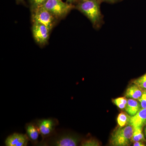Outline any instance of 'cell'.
<instances>
[{"mask_svg":"<svg viewBox=\"0 0 146 146\" xmlns=\"http://www.w3.org/2000/svg\"><path fill=\"white\" fill-rule=\"evenodd\" d=\"M102 3L101 0L78 1L75 5V8L85 15L97 29L103 24V16L100 9Z\"/></svg>","mask_w":146,"mask_h":146,"instance_id":"1","label":"cell"},{"mask_svg":"<svg viewBox=\"0 0 146 146\" xmlns=\"http://www.w3.org/2000/svg\"><path fill=\"white\" fill-rule=\"evenodd\" d=\"M53 15L57 21L63 19L75 8V5L62 0H47L43 5Z\"/></svg>","mask_w":146,"mask_h":146,"instance_id":"2","label":"cell"},{"mask_svg":"<svg viewBox=\"0 0 146 146\" xmlns=\"http://www.w3.org/2000/svg\"><path fill=\"white\" fill-rule=\"evenodd\" d=\"M133 127L128 124L124 127H119L112 133L110 144L113 146H128L132 141Z\"/></svg>","mask_w":146,"mask_h":146,"instance_id":"3","label":"cell"},{"mask_svg":"<svg viewBox=\"0 0 146 146\" xmlns=\"http://www.w3.org/2000/svg\"><path fill=\"white\" fill-rule=\"evenodd\" d=\"M31 12L33 23L44 25L51 31L56 24V18L43 5L31 8Z\"/></svg>","mask_w":146,"mask_h":146,"instance_id":"4","label":"cell"},{"mask_svg":"<svg viewBox=\"0 0 146 146\" xmlns=\"http://www.w3.org/2000/svg\"><path fill=\"white\" fill-rule=\"evenodd\" d=\"M50 138L49 145L57 146H76L81 141L80 136L74 133L62 132Z\"/></svg>","mask_w":146,"mask_h":146,"instance_id":"5","label":"cell"},{"mask_svg":"<svg viewBox=\"0 0 146 146\" xmlns=\"http://www.w3.org/2000/svg\"><path fill=\"white\" fill-rule=\"evenodd\" d=\"M34 122L39 129L43 141L54 134L56 127L58 124L57 119L52 118L37 119Z\"/></svg>","mask_w":146,"mask_h":146,"instance_id":"6","label":"cell"},{"mask_svg":"<svg viewBox=\"0 0 146 146\" xmlns=\"http://www.w3.org/2000/svg\"><path fill=\"white\" fill-rule=\"evenodd\" d=\"M51 30L44 25L33 23L32 32L35 42L41 46L46 44L49 38Z\"/></svg>","mask_w":146,"mask_h":146,"instance_id":"7","label":"cell"},{"mask_svg":"<svg viewBox=\"0 0 146 146\" xmlns=\"http://www.w3.org/2000/svg\"><path fill=\"white\" fill-rule=\"evenodd\" d=\"M29 141L26 134L14 133L6 138L5 144L7 146H26Z\"/></svg>","mask_w":146,"mask_h":146,"instance_id":"8","label":"cell"},{"mask_svg":"<svg viewBox=\"0 0 146 146\" xmlns=\"http://www.w3.org/2000/svg\"><path fill=\"white\" fill-rule=\"evenodd\" d=\"M129 124L133 127L143 128L146 125V109L141 108L134 116H130Z\"/></svg>","mask_w":146,"mask_h":146,"instance_id":"9","label":"cell"},{"mask_svg":"<svg viewBox=\"0 0 146 146\" xmlns=\"http://www.w3.org/2000/svg\"><path fill=\"white\" fill-rule=\"evenodd\" d=\"M27 136L33 145H37L40 133L34 122L27 123L25 125Z\"/></svg>","mask_w":146,"mask_h":146,"instance_id":"10","label":"cell"},{"mask_svg":"<svg viewBox=\"0 0 146 146\" xmlns=\"http://www.w3.org/2000/svg\"><path fill=\"white\" fill-rule=\"evenodd\" d=\"M143 91L136 84H132L126 90L125 96L128 98L138 100L142 96Z\"/></svg>","mask_w":146,"mask_h":146,"instance_id":"11","label":"cell"},{"mask_svg":"<svg viewBox=\"0 0 146 146\" xmlns=\"http://www.w3.org/2000/svg\"><path fill=\"white\" fill-rule=\"evenodd\" d=\"M141 109V105L137 100L129 98L125 110L128 115L132 117L136 115Z\"/></svg>","mask_w":146,"mask_h":146,"instance_id":"12","label":"cell"},{"mask_svg":"<svg viewBox=\"0 0 146 146\" xmlns=\"http://www.w3.org/2000/svg\"><path fill=\"white\" fill-rule=\"evenodd\" d=\"M132 142L137 141L146 142L144 133L143 132V128L140 127H133V136L132 138Z\"/></svg>","mask_w":146,"mask_h":146,"instance_id":"13","label":"cell"},{"mask_svg":"<svg viewBox=\"0 0 146 146\" xmlns=\"http://www.w3.org/2000/svg\"><path fill=\"white\" fill-rule=\"evenodd\" d=\"M130 116L127 113L121 112L119 114L117 117V122L120 127H124L129 124Z\"/></svg>","mask_w":146,"mask_h":146,"instance_id":"14","label":"cell"},{"mask_svg":"<svg viewBox=\"0 0 146 146\" xmlns=\"http://www.w3.org/2000/svg\"><path fill=\"white\" fill-rule=\"evenodd\" d=\"M127 100L125 96L119 97L117 98L113 99L112 100V102L118 108L123 110L125 109L126 106Z\"/></svg>","mask_w":146,"mask_h":146,"instance_id":"15","label":"cell"},{"mask_svg":"<svg viewBox=\"0 0 146 146\" xmlns=\"http://www.w3.org/2000/svg\"><path fill=\"white\" fill-rule=\"evenodd\" d=\"M132 82L140 87L143 91L146 90V73L140 77L134 80Z\"/></svg>","mask_w":146,"mask_h":146,"instance_id":"16","label":"cell"},{"mask_svg":"<svg viewBox=\"0 0 146 146\" xmlns=\"http://www.w3.org/2000/svg\"><path fill=\"white\" fill-rule=\"evenodd\" d=\"M81 145L82 146H99L100 145L99 141L96 139L89 138L84 139L81 142Z\"/></svg>","mask_w":146,"mask_h":146,"instance_id":"17","label":"cell"},{"mask_svg":"<svg viewBox=\"0 0 146 146\" xmlns=\"http://www.w3.org/2000/svg\"><path fill=\"white\" fill-rule=\"evenodd\" d=\"M46 1L47 0H29L31 8L43 5Z\"/></svg>","mask_w":146,"mask_h":146,"instance_id":"18","label":"cell"},{"mask_svg":"<svg viewBox=\"0 0 146 146\" xmlns=\"http://www.w3.org/2000/svg\"><path fill=\"white\" fill-rule=\"evenodd\" d=\"M138 101L141 105V108L146 109V90L143 91L142 96Z\"/></svg>","mask_w":146,"mask_h":146,"instance_id":"19","label":"cell"},{"mask_svg":"<svg viewBox=\"0 0 146 146\" xmlns=\"http://www.w3.org/2000/svg\"><path fill=\"white\" fill-rule=\"evenodd\" d=\"M122 1V0H101L102 3L106 2L109 3H115Z\"/></svg>","mask_w":146,"mask_h":146,"instance_id":"20","label":"cell"},{"mask_svg":"<svg viewBox=\"0 0 146 146\" xmlns=\"http://www.w3.org/2000/svg\"><path fill=\"white\" fill-rule=\"evenodd\" d=\"M133 146H146V145L144 143V142L143 141H137V142H133Z\"/></svg>","mask_w":146,"mask_h":146,"instance_id":"21","label":"cell"},{"mask_svg":"<svg viewBox=\"0 0 146 146\" xmlns=\"http://www.w3.org/2000/svg\"><path fill=\"white\" fill-rule=\"evenodd\" d=\"M66 1H67V2L69 3L72 4H73L74 3L77 1V0H66Z\"/></svg>","mask_w":146,"mask_h":146,"instance_id":"22","label":"cell"},{"mask_svg":"<svg viewBox=\"0 0 146 146\" xmlns=\"http://www.w3.org/2000/svg\"><path fill=\"white\" fill-rule=\"evenodd\" d=\"M16 1L18 3H25L24 0H16Z\"/></svg>","mask_w":146,"mask_h":146,"instance_id":"23","label":"cell"},{"mask_svg":"<svg viewBox=\"0 0 146 146\" xmlns=\"http://www.w3.org/2000/svg\"><path fill=\"white\" fill-rule=\"evenodd\" d=\"M144 135H145V138L146 139V125H145V129H144Z\"/></svg>","mask_w":146,"mask_h":146,"instance_id":"24","label":"cell"},{"mask_svg":"<svg viewBox=\"0 0 146 146\" xmlns=\"http://www.w3.org/2000/svg\"><path fill=\"white\" fill-rule=\"evenodd\" d=\"M79 1H86V0H79Z\"/></svg>","mask_w":146,"mask_h":146,"instance_id":"25","label":"cell"}]
</instances>
